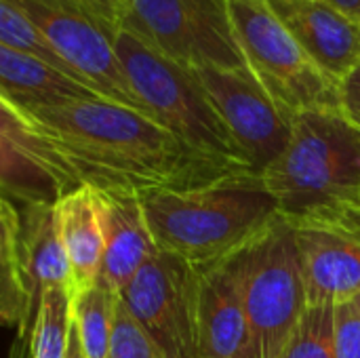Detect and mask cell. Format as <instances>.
Returning a JSON list of instances; mask_svg holds the SVG:
<instances>
[{"label":"cell","instance_id":"obj_23","mask_svg":"<svg viewBox=\"0 0 360 358\" xmlns=\"http://www.w3.org/2000/svg\"><path fill=\"white\" fill-rule=\"evenodd\" d=\"M110 358H169L158 348V344L141 329V325L133 319V314L127 310L120 298L114 314Z\"/></svg>","mask_w":360,"mask_h":358},{"label":"cell","instance_id":"obj_17","mask_svg":"<svg viewBox=\"0 0 360 358\" xmlns=\"http://www.w3.org/2000/svg\"><path fill=\"white\" fill-rule=\"evenodd\" d=\"M105 99L89 84L63 74L61 70L17 53L0 44V101L30 112L38 108H55L72 101Z\"/></svg>","mask_w":360,"mask_h":358},{"label":"cell","instance_id":"obj_10","mask_svg":"<svg viewBox=\"0 0 360 358\" xmlns=\"http://www.w3.org/2000/svg\"><path fill=\"white\" fill-rule=\"evenodd\" d=\"M49 38L59 57L101 97L148 110L133 93L114 46V34L76 0H11ZM152 118V116H150Z\"/></svg>","mask_w":360,"mask_h":358},{"label":"cell","instance_id":"obj_7","mask_svg":"<svg viewBox=\"0 0 360 358\" xmlns=\"http://www.w3.org/2000/svg\"><path fill=\"white\" fill-rule=\"evenodd\" d=\"M249 70L291 114L340 108V82L323 72L268 0H228Z\"/></svg>","mask_w":360,"mask_h":358},{"label":"cell","instance_id":"obj_1","mask_svg":"<svg viewBox=\"0 0 360 358\" xmlns=\"http://www.w3.org/2000/svg\"><path fill=\"white\" fill-rule=\"evenodd\" d=\"M19 114L55 146L80 181L93 188L146 194L245 175L194 156L160 122L110 99H84Z\"/></svg>","mask_w":360,"mask_h":358},{"label":"cell","instance_id":"obj_3","mask_svg":"<svg viewBox=\"0 0 360 358\" xmlns=\"http://www.w3.org/2000/svg\"><path fill=\"white\" fill-rule=\"evenodd\" d=\"M281 215L321 222L360 205V129L340 108L293 118L287 150L262 173Z\"/></svg>","mask_w":360,"mask_h":358},{"label":"cell","instance_id":"obj_32","mask_svg":"<svg viewBox=\"0 0 360 358\" xmlns=\"http://www.w3.org/2000/svg\"><path fill=\"white\" fill-rule=\"evenodd\" d=\"M354 209H359V211H360V205H359V207H354Z\"/></svg>","mask_w":360,"mask_h":358},{"label":"cell","instance_id":"obj_28","mask_svg":"<svg viewBox=\"0 0 360 358\" xmlns=\"http://www.w3.org/2000/svg\"><path fill=\"white\" fill-rule=\"evenodd\" d=\"M8 358H32V333H15Z\"/></svg>","mask_w":360,"mask_h":358},{"label":"cell","instance_id":"obj_29","mask_svg":"<svg viewBox=\"0 0 360 358\" xmlns=\"http://www.w3.org/2000/svg\"><path fill=\"white\" fill-rule=\"evenodd\" d=\"M325 2H329L331 6H335L338 11H342L344 15L360 23V0H325Z\"/></svg>","mask_w":360,"mask_h":358},{"label":"cell","instance_id":"obj_20","mask_svg":"<svg viewBox=\"0 0 360 358\" xmlns=\"http://www.w3.org/2000/svg\"><path fill=\"white\" fill-rule=\"evenodd\" d=\"M74 293L70 289H51L40 302L32 331V358H68L74 327Z\"/></svg>","mask_w":360,"mask_h":358},{"label":"cell","instance_id":"obj_26","mask_svg":"<svg viewBox=\"0 0 360 358\" xmlns=\"http://www.w3.org/2000/svg\"><path fill=\"white\" fill-rule=\"evenodd\" d=\"M76 2L82 4L95 19H99L114 36L118 27H122L127 0H76Z\"/></svg>","mask_w":360,"mask_h":358},{"label":"cell","instance_id":"obj_4","mask_svg":"<svg viewBox=\"0 0 360 358\" xmlns=\"http://www.w3.org/2000/svg\"><path fill=\"white\" fill-rule=\"evenodd\" d=\"M114 46L133 93L156 122L194 156L230 173L257 175L192 68L171 59L124 25L118 27Z\"/></svg>","mask_w":360,"mask_h":358},{"label":"cell","instance_id":"obj_9","mask_svg":"<svg viewBox=\"0 0 360 358\" xmlns=\"http://www.w3.org/2000/svg\"><path fill=\"white\" fill-rule=\"evenodd\" d=\"M120 302L169 358H200V268L158 251Z\"/></svg>","mask_w":360,"mask_h":358},{"label":"cell","instance_id":"obj_15","mask_svg":"<svg viewBox=\"0 0 360 358\" xmlns=\"http://www.w3.org/2000/svg\"><path fill=\"white\" fill-rule=\"evenodd\" d=\"M314 63L342 80L360 63V23L325 0H268Z\"/></svg>","mask_w":360,"mask_h":358},{"label":"cell","instance_id":"obj_16","mask_svg":"<svg viewBox=\"0 0 360 358\" xmlns=\"http://www.w3.org/2000/svg\"><path fill=\"white\" fill-rule=\"evenodd\" d=\"M232 257L200 268V358H253L251 329Z\"/></svg>","mask_w":360,"mask_h":358},{"label":"cell","instance_id":"obj_6","mask_svg":"<svg viewBox=\"0 0 360 358\" xmlns=\"http://www.w3.org/2000/svg\"><path fill=\"white\" fill-rule=\"evenodd\" d=\"M232 260L251 329L253 358H278L310 306L293 224L285 217L276 219Z\"/></svg>","mask_w":360,"mask_h":358},{"label":"cell","instance_id":"obj_31","mask_svg":"<svg viewBox=\"0 0 360 358\" xmlns=\"http://www.w3.org/2000/svg\"><path fill=\"white\" fill-rule=\"evenodd\" d=\"M352 304H354V306H356V308H359V310H360V298H356V300H354Z\"/></svg>","mask_w":360,"mask_h":358},{"label":"cell","instance_id":"obj_30","mask_svg":"<svg viewBox=\"0 0 360 358\" xmlns=\"http://www.w3.org/2000/svg\"><path fill=\"white\" fill-rule=\"evenodd\" d=\"M68 358H86L84 357V350L78 342V335L72 327V338H70V350H68Z\"/></svg>","mask_w":360,"mask_h":358},{"label":"cell","instance_id":"obj_12","mask_svg":"<svg viewBox=\"0 0 360 358\" xmlns=\"http://www.w3.org/2000/svg\"><path fill=\"white\" fill-rule=\"evenodd\" d=\"M84 184L55 146L0 101V188L15 205H59Z\"/></svg>","mask_w":360,"mask_h":358},{"label":"cell","instance_id":"obj_5","mask_svg":"<svg viewBox=\"0 0 360 358\" xmlns=\"http://www.w3.org/2000/svg\"><path fill=\"white\" fill-rule=\"evenodd\" d=\"M0 228V317L17 333H32L46 291L63 287L74 293L57 205L2 198Z\"/></svg>","mask_w":360,"mask_h":358},{"label":"cell","instance_id":"obj_18","mask_svg":"<svg viewBox=\"0 0 360 358\" xmlns=\"http://www.w3.org/2000/svg\"><path fill=\"white\" fill-rule=\"evenodd\" d=\"M59 234L70 262L74 293L95 285L103 268V228L91 186H82L57 205Z\"/></svg>","mask_w":360,"mask_h":358},{"label":"cell","instance_id":"obj_24","mask_svg":"<svg viewBox=\"0 0 360 358\" xmlns=\"http://www.w3.org/2000/svg\"><path fill=\"white\" fill-rule=\"evenodd\" d=\"M333 357L360 358V310L352 302L335 306Z\"/></svg>","mask_w":360,"mask_h":358},{"label":"cell","instance_id":"obj_21","mask_svg":"<svg viewBox=\"0 0 360 358\" xmlns=\"http://www.w3.org/2000/svg\"><path fill=\"white\" fill-rule=\"evenodd\" d=\"M0 44L8 46L17 53L30 55L34 59H40L63 74L84 82L53 49L49 38L40 32V27L11 0H0ZM86 84V82H84ZM93 89V87H91Z\"/></svg>","mask_w":360,"mask_h":358},{"label":"cell","instance_id":"obj_13","mask_svg":"<svg viewBox=\"0 0 360 358\" xmlns=\"http://www.w3.org/2000/svg\"><path fill=\"white\" fill-rule=\"evenodd\" d=\"M293 228L308 304L340 306L360 298V238L312 222L293 224Z\"/></svg>","mask_w":360,"mask_h":358},{"label":"cell","instance_id":"obj_27","mask_svg":"<svg viewBox=\"0 0 360 358\" xmlns=\"http://www.w3.org/2000/svg\"><path fill=\"white\" fill-rule=\"evenodd\" d=\"M302 224V222H300ZM312 224H323V226H331L335 230H342L354 238H360V211L359 209H346L338 215H331L327 219H321V222H312Z\"/></svg>","mask_w":360,"mask_h":358},{"label":"cell","instance_id":"obj_11","mask_svg":"<svg viewBox=\"0 0 360 358\" xmlns=\"http://www.w3.org/2000/svg\"><path fill=\"white\" fill-rule=\"evenodd\" d=\"M251 169L262 173L287 150L293 118L249 68H192Z\"/></svg>","mask_w":360,"mask_h":358},{"label":"cell","instance_id":"obj_2","mask_svg":"<svg viewBox=\"0 0 360 358\" xmlns=\"http://www.w3.org/2000/svg\"><path fill=\"white\" fill-rule=\"evenodd\" d=\"M139 196L158 251L196 268L230 260L283 217L276 198L253 173Z\"/></svg>","mask_w":360,"mask_h":358},{"label":"cell","instance_id":"obj_8","mask_svg":"<svg viewBox=\"0 0 360 358\" xmlns=\"http://www.w3.org/2000/svg\"><path fill=\"white\" fill-rule=\"evenodd\" d=\"M122 25L188 68H249L228 0H127Z\"/></svg>","mask_w":360,"mask_h":358},{"label":"cell","instance_id":"obj_14","mask_svg":"<svg viewBox=\"0 0 360 358\" xmlns=\"http://www.w3.org/2000/svg\"><path fill=\"white\" fill-rule=\"evenodd\" d=\"M93 192L103 228L101 279L120 295L135 274L158 253V247L137 192L118 188H93Z\"/></svg>","mask_w":360,"mask_h":358},{"label":"cell","instance_id":"obj_22","mask_svg":"<svg viewBox=\"0 0 360 358\" xmlns=\"http://www.w3.org/2000/svg\"><path fill=\"white\" fill-rule=\"evenodd\" d=\"M333 312L335 306H308L300 327L278 358H335Z\"/></svg>","mask_w":360,"mask_h":358},{"label":"cell","instance_id":"obj_19","mask_svg":"<svg viewBox=\"0 0 360 358\" xmlns=\"http://www.w3.org/2000/svg\"><path fill=\"white\" fill-rule=\"evenodd\" d=\"M118 298L103 279L74 293V331L86 358H110Z\"/></svg>","mask_w":360,"mask_h":358},{"label":"cell","instance_id":"obj_25","mask_svg":"<svg viewBox=\"0 0 360 358\" xmlns=\"http://www.w3.org/2000/svg\"><path fill=\"white\" fill-rule=\"evenodd\" d=\"M340 110L360 129V63L340 80Z\"/></svg>","mask_w":360,"mask_h":358}]
</instances>
